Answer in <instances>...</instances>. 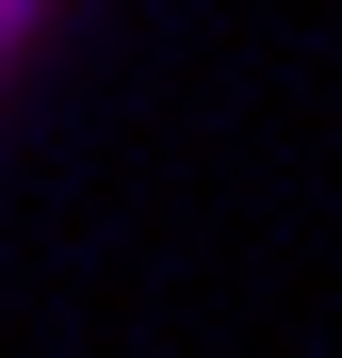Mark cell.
<instances>
[{"label": "cell", "mask_w": 342, "mask_h": 358, "mask_svg": "<svg viewBox=\"0 0 342 358\" xmlns=\"http://www.w3.org/2000/svg\"><path fill=\"white\" fill-rule=\"evenodd\" d=\"M0 17H17V0H0Z\"/></svg>", "instance_id": "1"}]
</instances>
